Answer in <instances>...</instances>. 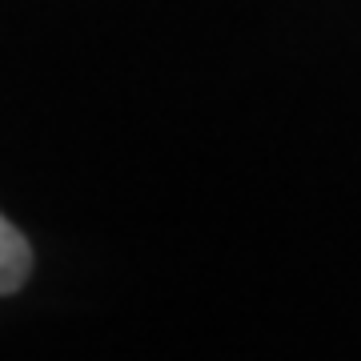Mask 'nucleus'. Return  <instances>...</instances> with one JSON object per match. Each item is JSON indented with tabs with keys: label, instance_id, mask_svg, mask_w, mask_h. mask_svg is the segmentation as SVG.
<instances>
[{
	"label": "nucleus",
	"instance_id": "1",
	"mask_svg": "<svg viewBox=\"0 0 361 361\" xmlns=\"http://www.w3.org/2000/svg\"><path fill=\"white\" fill-rule=\"evenodd\" d=\"M32 273V245L25 241V233L0 213V297L16 293Z\"/></svg>",
	"mask_w": 361,
	"mask_h": 361
}]
</instances>
